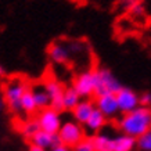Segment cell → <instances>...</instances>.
Returning <instances> with one entry per match:
<instances>
[{
	"label": "cell",
	"instance_id": "44dd1931",
	"mask_svg": "<svg viewBox=\"0 0 151 151\" xmlns=\"http://www.w3.org/2000/svg\"><path fill=\"white\" fill-rule=\"evenodd\" d=\"M72 150L73 151H94L92 139H83L82 142H79Z\"/></svg>",
	"mask_w": 151,
	"mask_h": 151
},
{
	"label": "cell",
	"instance_id": "7c38bea8",
	"mask_svg": "<svg viewBox=\"0 0 151 151\" xmlns=\"http://www.w3.org/2000/svg\"><path fill=\"white\" fill-rule=\"evenodd\" d=\"M31 142H32L31 144H35V146L40 147V148H45V150L53 148V147L61 144L57 134H49V133L42 132V130H39L36 134H33L31 137Z\"/></svg>",
	"mask_w": 151,
	"mask_h": 151
},
{
	"label": "cell",
	"instance_id": "6da1fadb",
	"mask_svg": "<svg viewBox=\"0 0 151 151\" xmlns=\"http://www.w3.org/2000/svg\"><path fill=\"white\" fill-rule=\"evenodd\" d=\"M118 128L121 129L122 134L139 139L151 130V108L137 107L132 112L124 114L118 119Z\"/></svg>",
	"mask_w": 151,
	"mask_h": 151
},
{
	"label": "cell",
	"instance_id": "cb8c5ba5",
	"mask_svg": "<svg viewBox=\"0 0 151 151\" xmlns=\"http://www.w3.org/2000/svg\"><path fill=\"white\" fill-rule=\"evenodd\" d=\"M29 151H46L45 148H40V147H37L35 146V144H31L29 146Z\"/></svg>",
	"mask_w": 151,
	"mask_h": 151
},
{
	"label": "cell",
	"instance_id": "277c9868",
	"mask_svg": "<svg viewBox=\"0 0 151 151\" xmlns=\"http://www.w3.org/2000/svg\"><path fill=\"white\" fill-rule=\"evenodd\" d=\"M57 136L60 139V143L63 146L73 148L79 142H82L85 139V132H83L82 126L73 121H67L65 124L61 125Z\"/></svg>",
	"mask_w": 151,
	"mask_h": 151
},
{
	"label": "cell",
	"instance_id": "d4e9b609",
	"mask_svg": "<svg viewBox=\"0 0 151 151\" xmlns=\"http://www.w3.org/2000/svg\"><path fill=\"white\" fill-rule=\"evenodd\" d=\"M4 75V69H3V67H0V76H3Z\"/></svg>",
	"mask_w": 151,
	"mask_h": 151
},
{
	"label": "cell",
	"instance_id": "8fae6325",
	"mask_svg": "<svg viewBox=\"0 0 151 151\" xmlns=\"http://www.w3.org/2000/svg\"><path fill=\"white\" fill-rule=\"evenodd\" d=\"M94 103L92 100H82L79 101L78 105L72 110L73 118L76 121V124H86V121L89 119V116L92 115V112L94 111Z\"/></svg>",
	"mask_w": 151,
	"mask_h": 151
},
{
	"label": "cell",
	"instance_id": "4fadbf2b",
	"mask_svg": "<svg viewBox=\"0 0 151 151\" xmlns=\"http://www.w3.org/2000/svg\"><path fill=\"white\" fill-rule=\"evenodd\" d=\"M31 92H32L33 96V101H35V105H36L37 110H46V108H50V99H49V94L45 90V86L43 85H35L33 87H31Z\"/></svg>",
	"mask_w": 151,
	"mask_h": 151
},
{
	"label": "cell",
	"instance_id": "d6986e66",
	"mask_svg": "<svg viewBox=\"0 0 151 151\" xmlns=\"http://www.w3.org/2000/svg\"><path fill=\"white\" fill-rule=\"evenodd\" d=\"M39 130H40V128H39V124H37L36 119H28V121H25V122L21 125V132H22V134L28 139H31L33 134H36Z\"/></svg>",
	"mask_w": 151,
	"mask_h": 151
},
{
	"label": "cell",
	"instance_id": "ac0fdd59",
	"mask_svg": "<svg viewBox=\"0 0 151 151\" xmlns=\"http://www.w3.org/2000/svg\"><path fill=\"white\" fill-rule=\"evenodd\" d=\"M19 105H21V111L27 112V114H35V112H36L37 108H36V105H35V101H33V96H32V92H31V87L22 94Z\"/></svg>",
	"mask_w": 151,
	"mask_h": 151
},
{
	"label": "cell",
	"instance_id": "ffe728a7",
	"mask_svg": "<svg viewBox=\"0 0 151 151\" xmlns=\"http://www.w3.org/2000/svg\"><path fill=\"white\" fill-rule=\"evenodd\" d=\"M136 144L139 146L140 150L151 151V130H148V132L144 133L143 136H140L139 139H136Z\"/></svg>",
	"mask_w": 151,
	"mask_h": 151
},
{
	"label": "cell",
	"instance_id": "7a4b0ae2",
	"mask_svg": "<svg viewBox=\"0 0 151 151\" xmlns=\"http://www.w3.org/2000/svg\"><path fill=\"white\" fill-rule=\"evenodd\" d=\"M29 89L27 79L22 76H13L3 85V100L9 110L14 114L21 112V97Z\"/></svg>",
	"mask_w": 151,
	"mask_h": 151
},
{
	"label": "cell",
	"instance_id": "8992f818",
	"mask_svg": "<svg viewBox=\"0 0 151 151\" xmlns=\"http://www.w3.org/2000/svg\"><path fill=\"white\" fill-rule=\"evenodd\" d=\"M116 104H118V110L124 114L132 112L133 110H136L137 107H140L139 104V94L136 92H133L132 89L129 87H122L116 94Z\"/></svg>",
	"mask_w": 151,
	"mask_h": 151
},
{
	"label": "cell",
	"instance_id": "7402d4cb",
	"mask_svg": "<svg viewBox=\"0 0 151 151\" xmlns=\"http://www.w3.org/2000/svg\"><path fill=\"white\" fill-rule=\"evenodd\" d=\"M139 104L140 107H147L150 108L151 107V93H144L143 96H139Z\"/></svg>",
	"mask_w": 151,
	"mask_h": 151
},
{
	"label": "cell",
	"instance_id": "9a60e30c",
	"mask_svg": "<svg viewBox=\"0 0 151 151\" xmlns=\"http://www.w3.org/2000/svg\"><path fill=\"white\" fill-rule=\"evenodd\" d=\"M105 122H107V118H105L104 115L101 114L99 110L94 108V111L92 112V115L89 116V119L86 121V128L89 130H92V132H99L101 129L104 128Z\"/></svg>",
	"mask_w": 151,
	"mask_h": 151
},
{
	"label": "cell",
	"instance_id": "5bb4252c",
	"mask_svg": "<svg viewBox=\"0 0 151 151\" xmlns=\"http://www.w3.org/2000/svg\"><path fill=\"white\" fill-rule=\"evenodd\" d=\"M136 146V139L126 134H119L112 139V151H132Z\"/></svg>",
	"mask_w": 151,
	"mask_h": 151
},
{
	"label": "cell",
	"instance_id": "3957f363",
	"mask_svg": "<svg viewBox=\"0 0 151 151\" xmlns=\"http://www.w3.org/2000/svg\"><path fill=\"white\" fill-rule=\"evenodd\" d=\"M94 96L100 97L104 94H116L122 89V85L114 76L110 69H97L94 71Z\"/></svg>",
	"mask_w": 151,
	"mask_h": 151
},
{
	"label": "cell",
	"instance_id": "5b68a950",
	"mask_svg": "<svg viewBox=\"0 0 151 151\" xmlns=\"http://www.w3.org/2000/svg\"><path fill=\"white\" fill-rule=\"evenodd\" d=\"M36 121L42 132H46L49 134H57L60 128H61V125H63L60 114L55 112L54 110H51V108L42 110L39 112V115H37Z\"/></svg>",
	"mask_w": 151,
	"mask_h": 151
},
{
	"label": "cell",
	"instance_id": "603a6c76",
	"mask_svg": "<svg viewBox=\"0 0 151 151\" xmlns=\"http://www.w3.org/2000/svg\"><path fill=\"white\" fill-rule=\"evenodd\" d=\"M50 151H69V148L68 147H65V146H63V144H60V146L53 147Z\"/></svg>",
	"mask_w": 151,
	"mask_h": 151
},
{
	"label": "cell",
	"instance_id": "9c48e42d",
	"mask_svg": "<svg viewBox=\"0 0 151 151\" xmlns=\"http://www.w3.org/2000/svg\"><path fill=\"white\" fill-rule=\"evenodd\" d=\"M94 107H96V110H99L104 115L105 118H112L119 112L115 94H104V96L96 97Z\"/></svg>",
	"mask_w": 151,
	"mask_h": 151
},
{
	"label": "cell",
	"instance_id": "484cf974",
	"mask_svg": "<svg viewBox=\"0 0 151 151\" xmlns=\"http://www.w3.org/2000/svg\"><path fill=\"white\" fill-rule=\"evenodd\" d=\"M0 110H1V100H0Z\"/></svg>",
	"mask_w": 151,
	"mask_h": 151
},
{
	"label": "cell",
	"instance_id": "ba28073f",
	"mask_svg": "<svg viewBox=\"0 0 151 151\" xmlns=\"http://www.w3.org/2000/svg\"><path fill=\"white\" fill-rule=\"evenodd\" d=\"M73 89L79 97H90L94 94V73L92 71H85L79 73L73 81Z\"/></svg>",
	"mask_w": 151,
	"mask_h": 151
},
{
	"label": "cell",
	"instance_id": "30bf717a",
	"mask_svg": "<svg viewBox=\"0 0 151 151\" xmlns=\"http://www.w3.org/2000/svg\"><path fill=\"white\" fill-rule=\"evenodd\" d=\"M47 54L55 64H65L71 55V47L63 42H53L47 49Z\"/></svg>",
	"mask_w": 151,
	"mask_h": 151
},
{
	"label": "cell",
	"instance_id": "2e32d148",
	"mask_svg": "<svg viewBox=\"0 0 151 151\" xmlns=\"http://www.w3.org/2000/svg\"><path fill=\"white\" fill-rule=\"evenodd\" d=\"M81 101V97L73 87H67L64 89V93H63V110H71L72 111L78 103Z\"/></svg>",
	"mask_w": 151,
	"mask_h": 151
},
{
	"label": "cell",
	"instance_id": "e0dca14e",
	"mask_svg": "<svg viewBox=\"0 0 151 151\" xmlns=\"http://www.w3.org/2000/svg\"><path fill=\"white\" fill-rule=\"evenodd\" d=\"M93 148L94 151H112V139L108 137L107 134L99 133L92 137Z\"/></svg>",
	"mask_w": 151,
	"mask_h": 151
},
{
	"label": "cell",
	"instance_id": "52a82bcc",
	"mask_svg": "<svg viewBox=\"0 0 151 151\" xmlns=\"http://www.w3.org/2000/svg\"><path fill=\"white\" fill-rule=\"evenodd\" d=\"M45 90L49 94L50 99V108L54 110L55 112L63 111V93H64V86L55 81V79H47L46 82L43 83Z\"/></svg>",
	"mask_w": 151,
	"mask_h": 151
}]
</instances>
